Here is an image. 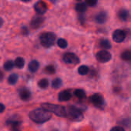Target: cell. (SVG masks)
<instances>
[{"mask_svg":"<svg viewBox=\"0 0 131 131\" xmlns=\"http://www.w3.org/2000/svg\"><path fill=\"white\" fill-rule=\"evenodd\" d=\"M56 40V36L55 33L51 32H44L40 36V42L42 46L49 48L52 46Z\"/></svg>","mask_w":131,"mask_h":131,"instance_id":"cell-4","label":"cell"},{"mask_svg":"<svg viewBox=\"0 0 131 131\" xmlns=\"http://www.w3.org/2000/svg\"><path fill=\"white\" fill-rule=\"evenodd\" d=\"M51 113L42 108L36 109L31 111L29 113V118L37 123H43L48 121L51 118Z\"/></svg>","mask_w":131,"mask_h":131,"instance_id":"cell-1","label":"cell"},{"mask_svg":"<svg viewBox=\"0 0 131 131\" xmlns=\"http://www.w3.org/2000/svg\"><path fill=\"white\" fill-rule=\"evenodd\" d=\"M43 23H44V18L37 16H35L32 18V19L30 23V26H31L32 29H37L39 27H41V26L42 25Z\"/></svg>","mask_w":131,"mask_h":131,"instance_id":"cell-9","label":"cell"},{"mask_svg":"<svg viewBox=\"0 0 131 131\" xmlns=\"http://www.w3.org/2000/svg\"><path fill=\"white\" fill-rule=\"evenodd\" d=\"M5 110V106L3 103H0V113H3Z\"/></svg>","mask_w":131,"mask_h":131,"instance_id":"cell-30","label":"cell"},{"mask_svg":"<svg viewBox=\"0 0 131 131\" xmlns=\"http://www.w3.org/2000/svg\"><path fill=\"white\" fill-rule=\"evenodd\" d=\"M66 117L69 118L72 121L79 122L83 119V115L81 110L74 106L66 107Z\"/></svg>","mask_w":131,"mask_h":131,"instance_id":"cell-2","label":"cell"},{"mask_svg":"<svg viewBox=\"0 0 131 131\" xmlns=\"http://www.w3.org/2000/svg\"><path fill=\"white\" fill-rule=\"evenodd\" d=\"M3 23V19H2V18H0V27L2 26Z\"/></svg>","mask_w":131,"mask_h":131,"instance_id":"cell-32","label":"cell"},{"mask_svg":"<svg viewBox=\"0 0 131 131\" xmlns=\"http://www.w3.org/2000/svg\"><path fill=\"white\" fill-rule=\"evenodd\" d=\"M118 18L122 20V21H126L127 19L129 18V12L126 10V9H120L119 12H118Z\"/></svg>","mask_w":131,"mask_h":131,"instance_id":"cell-15","label":"cell"},{"mask_svg":"<svg viewBox=\"0 0 131 131\" xmlns=\"http://www.w3.org/2000/svg\"><path fill=\"white\" fill-rule=\"evenodd\" d=\"M71 93L69 90H63L59 93V101H68L71 99Z\"/></svg>","mask_w":131,"mask_h":131,"instance_id":"cell-11","label":"cell"},{"mask_svg":"<svg viewBox=\"0 0 131 131\" xmlns=\"http://www.w3.org/2000/svg\"><path fill=\"white\" fill-rule=\"evenodd\" d=\"M3 77H4V74H3V71L0 70V81H2L3 80Z\"/></svg>","mask_w":131,"mask_h":131,"instance_id":"cell-31","label":"cell"},{"mask_svg":"<svg viewBox=\"0 0 131 131\" xmlns=\"http://www.w3.org/2000/svg\"><path fill=\"white\" fill-rule=\"evenodd\" d=\"M34 9L36 10V12L39 14V15H43L48 9V6L46 5V3H44L43 1H39L38 3H36L34 6Z\"/></svg>","mask_w":131,"mask_h":131,"instance_id":"cell-8","label":"cell"},{"mask_svg":"<svg viewBox=\"0 0 131 131\" xmlns=\"http://www.w3.org/2000/svg\"><path fill=\"white\" fill-rule=\"evenodd\" d=\"M14 62L12 60H8L4 63V69L7 71L12 70L14 67Z\"/></svg>","mask_w":131,"mask_h":131,"instance_id":"cell-24","label":"cell"},{"mask_svg":"<svg viewBox=\"0 0 131 131\" xmlns=\"http://www.w3.org/2000/svg\"><path fill=\"white\" fill-rule=\"evenodd\" d=\"M18 79H19V77H18L17 74H16V73L11 74L8 78V83L10 85H14V84H16L17 83Z\"/></svg>","mask_w":131,"mask_h":131,"instance_id":"cell-19","label":"cell"},{"mask_svg":"<svg viewBox=\"0 0 131 131\" xmlns=\"http://www.w3.org/2000/svg\"><path fill=\"white\" fill-rule=\"evenodd\" d=\"M90 101L91 103L95 105L96 106H103V96L100 95V94H98V93H96V94H93L91 97H90Z\"/></svg>","mask_w":131,"mask_h":131,"instance_id":"cell-10","label":"cell"},{"mask_svg":"<svg viewBox=\"0 0 131 131\" xmlns=\"http://www.w3.org/2000/svg\"><path fill=\"white\" fill-rule=\"evenodd\" d=\"M74 95L80 99V100H83V99H85L86 98V93L84 92V90H80V89H78V90H76L74 91Z\"/></svg>","mask_w":131,"mask_h":131,"instance_id":"cell-20","label":"cell"},{"mask_svg":"<svg viewBox=\"0 0 131 131\" xmlns=\"http://www.w3.org/2000/svg\"><path fill=\"white\" fill-rule=\"evenodd\" d=\"M77 1H81V0H77Z\"/></svg>","mask_w":131,"mask_h":131,"instance_id":"cell-34","label":"cell"},{"mask_svg":"<svg viewBox=\"0 0 131 131\" xmlns=\"http://www.w3.org/2000/svg\"><path fill=\"white\" fill-rule=\"evenodd\" d=\"M121 59L125 61H129L131 59V51L125 50L121 53Z\"/></svg>","mask_w":131,"mask_h":131,"instance_id":"cell-21","label":"cell"},{"mask_svg":"<svg viewBox=\"0 0 131 131\" xmlns=\"http://www.w3.org/2000/svg\"><path fill=\"white\" fill-rule=\"evenodd\" d=\"M14 65L16 66L17 68L22 69L24 67V65H25V60H24V59L22 58V57L16 58L15 59V61H14Z\"/></svg>","mask_w":131,"mask_h":131,"instance_id":"cell-17","label":"cell"},{"mask_svg":"<svg viewBox=\"0 0 131 131\" xmlns=\"http://www.w3.org/2000/svg\"><path fill=\"white\" fill-rule=\"evenodd\" d=\"M44 72L48 74H53L56 72V69L52 65H49L44 69Z\"/></svg>","mask_w":131,"mask_h":131,"instance_id":"cell-27","label":"cell"},{"mask_svg":"<svg viewBox=\"0 0 131 131\" xmlns=\"http://www.w3.org/2000/svg\"><path fill=\"white\" fill-rule=\"evenodd\" d=\"M110 131H125L124 129L121 126H115V127H113Z\"/></svg>","mask_w":131,"mask_h":131,"instance_id":"cell-29","label":"cell"},{"mask_svg":"<svg viewBox=\"0 0 131 131\" xmlns=\"http://www.w3.org/2000/svg\"><path fill=\"white\" fill-rule=\"evenodd\" d=\"M100 46L103 49H110L111 48V44H110V42L108 40V39H101L100 42Z\"/></svg>","mask_w":131,"mask_h":131,"instance_id":"cell-18","label":"cell"},{"mask_svg":"<svg viewBox=\"0 0 131 131\" xmlns=\"http://www.w3.org/2000/svg\"><path fill=\"white\" fill-rule=\"evenodd\" d=\"M39 67V63L37 60H32L29 63V70L32 73H35L38 70Z\"/></svg>","mask_w":131,"mask_h":131,"instance_id":"cell-14","label":"cell"},{"mask_svg":"<svg viewBox=\"0 0 131 131\" xmlns=\"http://www.w3.org/2000/svg\"><path fill=\"white\" fill-rule=\"evenodd\" d=\"M42 108L50 113H53L58 116L66 117V107L65 106H62L60 105L52 104V103H43L42 104Z\"/></svg>","mask_w":131,"mask_h":131,"instance_id":"cell-3","label":"cell"},{"mask_svg":"<svg viewBox=\"0 0 131 131\" xmlns=\"http://www.w3.org/2000/svg\"><path fill=\"white\" fill-rule=\"evenodd\" d=\"M78 73L80 75H82V76H84V75H86L88 73H89V67H86L85 65H83V66H80L78 69Z\"/></svg>","mask_w":131,"mask_h":131,"instance_id":"cell-23","label":"cell"},{"mask_svg":"<svg viewBox=\"0 0 131 131\" xmlns=\"http://www.w3.org/2000/svg\"><path fill=\"white\" fill-rule=\"evenodd\" d=\"M85 1L89 6H94L97 3V0H85Z\"/></svg>","mask_w":131,"mask_h":131,"instance_id":"cell-28","label":"cell"},{"mask_svg":"<svg viewBox=\"0 0 131 131\" xmlns=\"http://www.w3.org/2000/svg\"><path fill=\"white\" fill-rule=\"evenodd\" d=\"M38 86L41 89H46L49 86V81L47 79H42L39 81Z\"/></svg>","mask_w":131,"mask_h":131,"instance_id":"cell-25","label":"cell"},{"mask_svg":"<svg viewBox=\"0 0 131 131\" xmlns=\"http://www.w3.org/2000/svg\"><path fill=\"white\" fill-rule=\"evenodd\" d=\"M57 45L59 46V47L62 48V49H65L67 48L68 46V43L67 42V40L64 39H58L57 40Z\"/></svg>","mask_w":131,"mask_h":131,"instance_id":"cell-26","label":"cell"},{"mask_svg":"<svg viewBox=\"0 0 131 131\" xmlns=\"http://www.w3.org/2000/svg\"><path fill=\"white\" fill-rule=\"evenodd\" d=\"M62 81L59 78H56V79L53 80V81L52 83V86L53 89H59L62 86Z\"/></svg>","mask_w":131,"mask_h":131,"instance_id":"cell-22","label":"cell"},{"mask_svg":"<svg viewBox=\"0 0 131 131\" xmlns=\"http://www.w3.org/2000/svg\"><path fill=\"white\" fill-rule=\"evenodd\" d=\"M62 59L66 63H67V64H78L80 62L79 57L73 52L65 53L63 55Z\"/></svg>","mask_w":131,"mask_h":131,"instance_id":"cell-5","label":"cell"},{"mask_svg":"<svg viewBox=\"0 0 131 131\" xmlns=\"http://www.w3.org/2000/svg\"><path fill=\"white\" fill-rule=\"evenodd\" d=\"M19 96L22 100L28 101L31 98V93L27 89H23L19 91Z\"/></svg>","mask_w":131,"mask_h":131,"instance_id":"cell-13","label":"cell"},{"mask_svg":"<svg viewBox=\"0 0 131 131\" xmlns=\"http://www.w3.org/2000/svg\"><path fill=\"white\" fill-rule=\"evenodd\" d=\"M108 16L106 14V13L105 12H100L96 16V21L97 23L99 24H103L104 23H106V21L107 20Z\"/></svg>","mask_w":131,"mask_h":131,"instance_id":"cell-12","label":"cell"},{"mask_svg":"<svg viewBox=\"0 0 131 131\" xmlns=\"http://www.w3.org/2000/svg\"><path fill=\"white\" fill-rule=\"evenodd\" d=\"M126 38V33L121 29H116L113 33V39L115 42L119 43L123 42Z\"/></svg>","mask_w":131,"mask_h":131,"instance_id":"cell-7","label":"cell"},{"mask_svg":"<svg viewBox=\"0 0 131 131\" xmlns=\"http://www.w3.org/2000/svg\"><path fill=\"white\" fill-rule=\"evenodd\" d=\"M23 2H25V3H28V2H29V1H31V0H22Z\"/></svg>","mask_w":131,"mask_h":131,"instance_id":"cell-33","label":"cell"},{"mask_svg":"<svg viewBox=\"0 0 131 131\" xmlns=\"http://www.w3.org/2000/svg\"><path fill=\"white\" fill-rule=\"evenodd\" d=\"M76 11L79 13H83L86 11V9H87V6L86 5V3H78L76 5Z\"/></svg>","mask_w":131,"mask_h":131,"instance_id":"cell-16","label":"cell"},{"mask_svg":"<svg viewBox=\"0 0 131 131\" xmlns=\"http://www.w3.org/2000/svg\"><path fill=\"white\" fill-rule=\"evenodd\" d=\"M96 59L102 63H105L109 62L111 59V54L106 49L100 50L96 53Z\"/></svg>","mask_w":131,"mask_h":131,"instance_id":"cell-6","label":"cell"}]
</instances>
